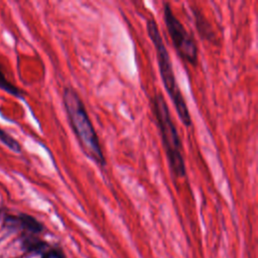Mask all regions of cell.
Wrapping results in <instances>:
<instances>
[{"mask_svg": "<svg viewBox=\"0 0 258 258\" xmlns=\"http://www.w3.org/2000/svg\"><path fill=\"white\" fill-rule=\"evenodd\" d=\"M63 106L83 151L101 167L106 165V159L87 109L78 94L72 87H66L62 92Z\"/></svg>", "mask_w": 258, "mask_h": 258, "instance_id": "6da1fadb", "label": "cell"}, {"mask_svg": "<svg viewBox=\"0 0 258 258\" xmlns=\"http://www.w3.org/2000/svg\"><path fill=\"white\" fill-rule=\"evenodd\" d=\"M151 108L160 133L169 168L174 176L179 178L183 177L186 174V169L182 154L181 140L170 115L168 105L161 93H156L152 97Z\"/></svg>", "mask_w": 258, "mask_h": 258, "instance_id": "7a4b0ae2", "label": "cell"}, {"mask_svg": "<svg viewBox=\"0 0 258 258\" xmlns=\"http://www.w3.org/2000/svg\"><path fill=\"white\" fill-rule=\"evenodd\" d=\"M146 29H147L148 36L150 37L155 47L158 69H159L163 86L171 102L173 103V106L175 108V111L178 115L179 120L185 127H189L191 126V117L189 114V110L184 101L183 95L178 87L168 50L163 42V39L159 32V28L154 18L150 17L147 19Z\"/></svg>", "mask_w": 258, "mask_h": 258, "instance_id": "3957f363", "label": "cell"}, {"mask_svg": "<svg viewBox=\"0 0 258 258\" xmlns=\"http://www.w3.org/2000/svg\"><path fill=\"white\" fill-rule=\"evenodd\" d=\"M163 18L168 35L177 55L185 62L197 66L198 44L195 37L185 29L181 21L173 13L169 3H164Z\"/></svg>", "mask_w": 258, "mask_h": 258, "instance_id": "277c9868", "label": "cell"}, {"mask_svg": "<svg viewBox=\"0 0 258 258\" xmlns=\"http://www.w3.org/2000/svg\"><path fill=\"white\" fill-rule=\"evenodd\" d=\"M191 12L194 15L195 25H196V28H197L200 36L206 41H209V42L215 41L216 34H215L209 20L207 19V17L197 7H191Z\"/></svg>", "mask_w": 258, "mask_h": 258, "instance_id": "5b68a950", "label": "cell"}, {"mask_svg": "<svg viewBox=\"0 0 258 258\" xmlns=\"http://www.w3.org/2000/svg\"><path fill=\"white\" fill-rule=\"evenodd\" d=\"M19 223L27 230L32 231V232H39L42 229V226L32 217L27 216V215H21L18 218Z\"/></svg>", "mask_w": 258, "mask_h": 258, "instance_id": "8992f818", "label": "cell"}, {"mask_svg": "<svg viewBox=\"0 0 258 258\" xmlns=\"http://www.w3.org/2000/svg\"><path fill=\"white\" fill-rule=\"evenodd\" d=\"M0 140L6 145L8 146L11 150L15 151V152H19L20 151V145L18 144V142L13 139L9 134H7L5 131L0 129Z\"/></svg>", "mask_w": 258, "mask_h": 258, "instance_id": "52a82bcc", "label": "cell"}, {"mask_svg": "<svg viewBox=\"0 0 258 258\" xmlns=\"http://www.w3.org/2000/svg\"><path fill=\"white\" fill-rule=\"evenodd\" d=\"M0 87H1L3 90L7 91L8 93H10V94H12V95H14V96H17V97L20 96L19 90H18L16 87H14L13 85H11V84L6 80V78H5V76H3L1 70H0Z\"/></svg>", "mask_w": 258, "mask_h": 258, "instance_id": "ba28073f", "label": "cell"}, {"mask_svg": "<svg viewBox=\"0 0 258 258\" xmlns=\"http://www.w3.org/2000/svg\"><path fill=\"white\" fill-rule=\"evenodd\" d=\"M42 258H62L61 255H59L57 252L55 251H50V252H47L45 253Z\"/></svg>", "mask_w": 258, "mask_h": 258, "instance_id": "9c48e42d", "label": "cell"}]
</instances>
